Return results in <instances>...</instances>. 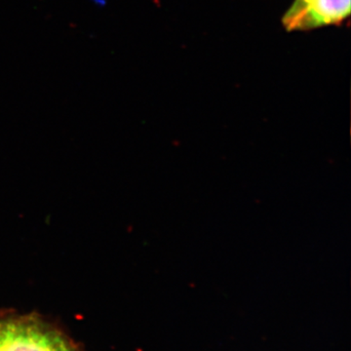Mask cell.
Segmentation results:
<instances>
[{
  "mask_svg": "<svg viewBox=\"0 0 351 351\" xmlns=\"http://www.w3.org/2000/svg\"><path fill=\"white\" fill-rule=\"evenodd\" d=\"M90 1H91L95 6L100 7V8H104L108 3V0H90Z\"/></svg>",
  "mask_w": 351,
  "mask_h": 351,
  "instance_id": "cell-3",
  "label": "cell"
},
{
  "mask_svg": "<svg viewBox=\"0 0 351 351\" xmlns=\"http://www.w3.org/2000/svg\"><path fill=\"white\" fill-rule=\"evenodd\" d=\"M0 351H82L36 313H0Z\"/></svg>",
  "mask_w": 351,
  "mask_h": 351,
  "instance_id": "cell-1",
  "label": "cell"
},
{
  "mask_svg": "<svg viewBox=\"0 0 351 351\" xmlns=\"http://www.w3.org/2000/svg\"><path fill=\"white\" fill-rule=\"evenodd\" d=\"M350 0H295L284 15L289 32L336 25L350 15Z\"/></svg>",
  "mask_w": 351,
  "mask_h": 351,
  "instance_id": "cell-2",
  "label": "cell"
}]
</instances>
